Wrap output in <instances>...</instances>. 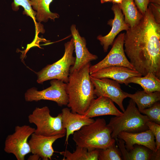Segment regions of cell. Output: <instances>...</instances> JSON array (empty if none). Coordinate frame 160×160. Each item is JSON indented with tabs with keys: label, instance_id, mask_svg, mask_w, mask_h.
<instances>
[{
	"label": "cell",
	"instance_id": "cell-1",
	"mask_svg": "<svg viewBox=\"0 0 160 160\" xmlns=\"http://www.w3.org/2000/svg\"><path fill=\"white\" fill-rule=\"evenodd\" d=\"M160 23L148 5L139 23L125 33V53L142 76L151 72L160 79Z\"/></svg>",
	"mask_w": 160,
	"mask_h": 160
},
{
	"label": "cell",
	"instance_id": "cell-2",
	"mask_svg": "<svg viewBox=\"0 0 160 160\" xmlns=\"http://www.w3.org/2000/svg\"><path fill=\"white\" fill-rule=\"evenodd\" d=\"M90 65V63L79 70L70 72L66 83L67 105L73 113L84 115L95 99L94 87L89 72Z\"/></svg>",
	"mask_w": 160,
	"mask_h": 160
},
{
	"label": "cell",
	"instance_id": "cell-3",
	"mask_svg": "<svg viewBox=\"0 0 160 160\" xmlns=\"http://www.w3.org/2000/svg\"><path fill=\"white\" fill-rule=\"evenodd\" d=\"M112 130L103 118L84 126L73 134V139L77 146L89 151L106 148L116 142L112 137Z\"/></svg>",
	"mask_w": 160,
	"mask_h": 160
},
{
	"label": "cell",
	"instance_id": "cell-4",
	"mask_svg": "<svg viewBox=\"0 0 160 160\" xmlns=\"http://www.w3.org/2000/svg\"><path fill=\"white\" fill-rule=\"evenodd\" d=\"M149 120L146 115L141 113L135 103L130 99L123 114L111 118L107 125L112 130V137L116 140L121 132L136 133L148 129L146 123Z\"/></svg>",
	"mask_w": 160,
	"mask_h": 160
},
{
	"label": "cell",
	"instance_id": "cell-5",
	"mask_svg": "<svg viewBox=\"0 0 160 160\" xmlns=\"http://www.w3.org/2000/svg\"><path fill=\"white\" fill-rule=\"evenodd\" d=\"M65 52L59 60L51 64L47 65L37 72V82L39 84L48 80L57 79L67 83L68 80L71 67L74 64L76 58L73 57L74 50L72 38L65 43Z\"/></svg>",
	"mask_w": 160,
	"mask_h": 160
},
{
	"label": "cell",
	"instance_id": "cell-6",
	"mask_svg": "<svg viewBox=\"0 0 160 160\" xmlns=\"http://www.w3.org/2000/svg\"><path fill=\"white\" fill-rule=\"evenodd\" d=\"M28 117L29 122L36 127L34 132L36 135L51 136L66 134V129L62 124L61 113L53 117L50 115L48 107H36Z\"/></svg>",
	"mask_w": 160,
	"mask_h": 160
},
{
	"label": "cell",
	"instance_id": "cell-7",
	"mask_svg": "<svg viewBox=\"0 0 160 160\" xmlns=\"http://www.w3.org/2000/svg\"><path fill=\"white\" fill-rule=\"evenodd\" d=\"M50 84V86L41 91H39L34 87L28 89L25 94V101L31 102L47 100L54 101L60 106L67 105L68 97L66 91V83L52 79Z\"/></svg>",
	"mask_w": 160,
	"mask_h": 160
},
{
	"label": "cell",
	"instance_id": "cell-8",
	"mask_svg": "<svg viewBox=\"0 0 160 160\" xmlns=\"http://www.w3.org/2000/svg\"><path fill=\"white\" fill-rule=\"evenodd\" d=\"M35 130L29 125L16 126L14 132L6 139L5 151L14 154L17 160H24L26 155L31 153L28 139Z\"/></svg>",
	"mask_w": 160,
	"mask_h": 160
},
{
	"label": "cell",
	"instance_id": "cell-9",
	"mask_svg": "<svg viewBox=\"0 0 160 160\" xmlns=\"http://www.w3.org/2000/svg\"><path fill=\"white\" fill-rule=\"evenodd\" d=\"M124 34L122 33L118 36L109 52L103 59L94 65H90V74L102 68L112 66H123L135 70L128 60L124 51Z\"/></svg>",
	"mask_w": 160,
	"mask_h": 160
},
{
	"label": "cell",
	"instance_id": "cell-10",
	"mask_svg": "<svg viewBox=\"0 0 160 160\" xmlns=\"http://www.w3.org/2000/svg\"><path fill=\"white\" fill-rule=\"evenodd\" d=\"M90 79L94 87L95 96L110 99L116 103L123 112L125 111L123 102L127 97L119 83L107 78H97L90 76Z\"/></svg>",
	"mask_w": 160,
	"mask_h": 160
},
{
	"label": "cell",
	"instance_id": "cell-11",
	"mask_svg": "<svg viewBox=\"0 0 160 160\" xmlns=\"http://www.w3.org/2000/svg\"><path fill=\"white\" fill-rule=\"evenodd\" d=\"M70 29L76 54L74 64L70 69V72H71L79 70L91 61L97 59L98 57L89 51L86 47L85 39L80 36L76 25H72Z\"/></svg>",
	"mask_w": 160,
	"mask_h": 160
},
{
	"label": "cell",
	"instance_id": "cell-12",
	"mask_svg": "<svg viewBox=\"0 0 160 160\" xmlns=\"http://www.w3.org/2000/svg\"><path fill=\"white\" fill-rule=\"evenodd\" d=\"M28 141L31 152L38 155L43 160L51 159L54 151L53 143L57 139L63 138L65 135H59L51 136L37 135L34 133L31 135Z\"/></svg>",
	"mask_w": 160,
	"mask_h": 160
},
{
	"label": "cell",
	"instance_id": "cell-13",
	"mask_svg": "<svg viewBox=\"0 0 160 160\" xmlns=\"http://www.w3.org/2000/svg\"><path fill=\"white\" fill-rule=\"evenodd\" d=\"M111 9L114 17L113 19L110 20L108 23L112 26L111 31L105 36L99 35L97 37L105 52H107L109 47L112 44L115 37L119 32L122 31H126L129 28L125 22L124 15L118 4H113Z\"/></svg>",
	"mask_w": 160,
	"mask_h": 160
},
{
	"label": "cell",
	"instance_id": "cell-14",
	"mask_svg": "<svg viewBox=\"0 0 160 160\" xmlns=\"http://www.w3.org/2000/svg\"><path fill=\"white\" fill-rule=\"evenodd\" d=\"M117 138L122 139L125 142V147L128 151L133 148L135 145L137 144L145 146L153 152H156L154 136L149 129L136 133L121 132Z\"/></svg>",
	"mask_w": 160,
	"mask_h": 160
},
{
	"label": "cell",
	"instance_id": "cell-15",
	"mask_svg": "<svg viewBox=\"0 0 160 160\" xmlns=\"http://www.w3.org/2000/svg\"><path fill=\"white\" fill-rule=\"evenodd\" d=\"M62 122L66 129L65 144L68 143L69 137L71 135L83 127L90 124L95 120L84 115L72 112L70 109L65 108L62 110Z\"/></svg>",
	"mask_w": 160,
	"mask_h": 160
},
{
	"label": "cell",
	"instance_id": "cell-16",
	"mask_svg": "<svg viewBox=\"0 0 160 160\" xmlns=\"http://www.w3.org/2000/svg\"><path fill=\"white\" fill-rule=\"evenodd\" d=\"M97 78H107L114 80L119 84H125L128 78L133 76H142L138 71L127 67L112 66L101 69L90 74Z\"/></svg>",
	"mask_w": 160,
	"mask_h": 160
},
{
	"label": "cell",
	"instance_id": "cell-17",
	"mask_svg": "<svg viewBox=\"0 0 160 160\" xmlns=\"http://www.w3.org/2000/svg\"><path fill=\"white\" fill-rule=\"evenodd\" d=\"M123 114V113L116 107L111 100L100 96L93 100L84 115L87 117L92 118L103 115L117 116Z\"/></svg>",
	"mask_w": 160,
	"mask_h": 160
},
{
	"label": "cell",
	"instance_id": "cell-18",
	"mask_svg": "<svg viewBox=\"0 0 160 160\" xmlns=\"http://www.w3.org/2000/svg\"><path fill=\"white\" fill-rule=\"evenodd\" d=\"M125 94L137 105L139 111L150 107L160 100V92L159 91L148 93L143 90L137 91L133 94L125 92Z\"/></svg>",
	"mask_w": 160,
	"mask_h": 160
},
{
	"label": "cell",
	"instance_id": "cell-19",
	"mask_svg": "<svg viewBox=\"0 0 160 160\" xmlns=\"http://www.w3.org/2000/svg\"><path fill=\"white\" fill-rule=\"evenodd\" d=\"M118 5L124 15L125 22L129 28L134 27L139 23L143 15L138 10L134 0H122L121 3Z\"/></svg>",
	"mask_w": 160,
	"mask_h": 160
},
{
	"label": "cell",
	"instance_id": "cell-20",
	"mask_svg": "<svg viewBox=\"0 0 160 160\" xmlns=\"http://www.w3.org/2000/svg\"><path fill=\"white\" fill-rule=\"evenodd\" d=\"M130 83L139 85L143 90L147 93L160 92V79L151 72L148 73L143 77L133 76L129 78L126 81L124 84L127 85Z\"/></svg>",
	"mask_w": 160,
	"mask_h": 160
},
{
	"label": "cell",
	"instance_id": "cell-21",
	"mask_svg": "<svg viewBox=\"0 0 160 160\" xmlns=\"http://www.w3.org/2000/svg\"><path fill=\"white\" fill-rule=\"evenodd\" d=\"M32 8L36 11V20L39 22H47L50 19L53 21L59 17L57 13L49 10V5L53 0H29Z\"/></svg>",
	"mask_w": 160,
	"mask_h": 160
},
{
	"label": "cell",
	"instance_id": "cell-22",
	"mask_svg": "<svg viewBox=\"0 0 160 160\" xmlns=\"http://www.w3.org/2000/svg\"><path fill=\"white\" fill-rule=\"evenodd\" d=\"M99 153V149L89 151L86 148L76 145L73 153L66 150L60 153L64 157V160H98Z\"/></svg>",
	"mask_w": 160,
	"mask_h": 160
},
{
	"label": "cell",
	"instance_id": "cell-23",
	"mask_svg": "<svg viewBox=\"0 0 160 160\" xmlns=\"http://www.w3.org/2000/svg\"><path fill=\"white\" fill-rule=\"evenodd\" d=\"M160 151L153 152L144 146H135L129 151V160H160Z\"/></svg>",
	"mask_w": 160,
	"mask_h": 160
},
{
	"label": "cell",
	"instance_id": "cell-24",
	"mask_svg": "<svg viewBox=\"0 0 160 160\" xmlns=\"http://www.w3.org/2000/svg\"><path fill=\"white\" fill-rule=\"evenodd\" d=\"M21 6L24 9L23 14L30 17L33 20L36 27V37L39 33H44L45 30L43 26L40 23L36 21V12L34 11L31 6L29 0H14L12 4V7L14 11L18 10L19 7Z\"/></svg>",
	"mask_w": 160,
	"mask_h": 160
},
{
	"label": "cell",
	"instance_id": "cell-25",
	"mask_svg": "<svg viewBox=\"0 0 160 160\" xmlns=\"http://www.w3.org/2000/svg\"><path fill=\"white\" fill-rule=\"evenodd\" d=\"M120 151L115 145V142L105 149H99L98 160H122Z\"/></svg>",
	"mask_w": 160,
	"mask_h": 160
},
{
	"label": "cell",
	"instance_id": "cell-26",
	"mask_svg": "<svg viewBox=\"0 0 160 160\" xmlns=\"http://www.w3.org/2000/svg\"><path fill=\"white\" fill-rule=\"evenodd\" d=\"M146 115L149 120L160 124V103L158 101L150 107L140 111Z\"/></svg>",
	"mask_w": 160,
	"mask_h": 160
},
{
	"label": "cell",
	"instance_id": "cell-27",
	"mask_svg": "<svg viewBox=\"0 0 160 160\" xmlns=\"http://www.w3.org/2000/svg\"><path fill=\"white\" fill-rule=\"evenodd\" d=\"M146 126L155 137L156 151H160V125L149 120L147 122Z\"/></svg>",
	"mask_w": 160,
	"mask_h": 160
},
{
	"label": "cell",
	"instance_id": "cell-28",
	"mask_svg": "<svg viewBox=\"0 0 160 160\" xmlns=\"http://www.w3.org/2000/svg\"><path fill=\"white\" fill-rule=\"evenodd\" d=\"M148 5L150 7L156 21L158 23H160V4L151 2Z\"/></svg>",
	"mask_w": 160,
	"mask_h": 160
},
{
	"label": "cell",
	"instance_id": "cell-29",
	"mask_svg": "<svg viewBox=\"0 0 160 160\" xmlns=\"http://www.w3.org/2000/svg\"><path fill=\"white\" fill-rule=\"evenodd\" d=\"M139 11L143 15L145 13L149 3V0H134Z\"/></svg>",
	"mask_w": 160,
	"mask_h": 160
},
{
	"label": "cell",
	"instance_id": "cell-30",
	"mask_svg": "<svg viewBox=\"0 0 160 160\" xmlns=\"http://www.w3.org/2000/svg\"><path fill=\"white\" fill-rule=\"evenodd\" d=\"M117 143L120 149L122 156L124 160H129V152L126 149L124 141L121 139L117 138Z\"/></svg>",
	"mask_w": 160,
	"mask_h": 160
},
{
	"label": "cell",
	"instance_id": "cell-31",
	"mask_svg": "<svg viewBox=\"0 0 160 160\" xmlns=\"http://www.w3.org/2000/svg\"><path fill=\"white\" fill-rule=\"evenodd\" d=\"M40 157L38 155L35 154H33V155L29 156L28 158V160H39Z\"/></svg>",
	"mask_w": 160,
	"mask_h": 160
},
{
	"label": "cell",
	"instance_id": "cell-32",
	"mask_svg": "<svg viewBox=\"0 0 160 160\" xmlns=\"http://www.w3.org/2000/svg\"><path fill=\"white\" fill-rule=\"evenodd\" d=\"M122 0H112V2L113 4H121Z\"/></svg>",
	"mask_w": 160,
	"mask_h": 160
},
{
	"label": "cell",
	"instance_id": "cell-33",
	"mask_svg": "<svg viewBox=\"0 0 160 160\" xmlns=\"http://www.w3.org/2000/svg\"><path fill=\"white\" fill-rule=\"evenodd\" d=\"M112 0H100L101 3L103 4L108 2H112Z\"/></svg>",
	"mask_w": 160,
	"mask_h": 160
},
{
	"label": "cell",
	"instance_id": "cell-34",
	"mask_svg": "<svg viewBox=\"0 0 160 160\" xmlns=\"http://www.w3.org/2000/svg\"></svg>",
	"mask_w": 160,
	"mask_h": 160
}]
</instances>
